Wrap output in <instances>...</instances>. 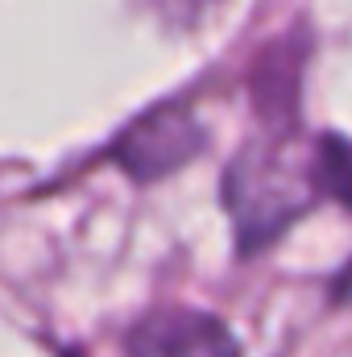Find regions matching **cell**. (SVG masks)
I'll return each mask as SVG.
<instances>
[{
    "instance_id": "2",
    "label": "cell",
    "mask_w": 352,
    "mask_h": 357,
    "mask_svg": "<svg viewBox=\"0 0 352 357\" xmlns=\"http://www.w3.org/2000/svg\"><path fill=\"white\" fill-rule=\"evenodd\" d=\"M199 146H203V129L186 108H158L116 142V158L133 178H162L182 162H191Z\"/></svg>"
},
{
    "instance_id": "1",
    "label": "cell",
    "mask_w": 352,
    "mask_h": 357,
    "mask_svg": "<svg viewBox=\"0 0 352 357\" xmlns=\"http://www.w3.org/2000/svg\"><path fill=\"white\" fill-rule=\"evenodd\" d=\"M224 195L245 250L273 241L307 208V183L290 175L273 150H245L224 178Z\"/></svg>"
},
{
    "instance_id": "3",
    "label": "cell",
    "mask_w": 352,
    "mask_h": 357,
    "mask_svg": "<svg viewBox=\"0 0 352 357\" xmlns=\"http://www.w3.org/2000/svg\"><path fill=\"white\" fill-rule=\"evenodd\" d=\"M129 357H241V349L216 316L170 307L129 333Z\"/></svg>"
},
{
    "instance_id": "4",
    "label": "cell",
    "mask_w": 352,
    "mask_h": 357,
    "mask_svg": "<svg viewBox=\"0 0 352 357\" xmlns=\"http://www.w3.org/2000/svg\"><path fill=\"white\" fill-rule=\"evenodd\" d=\"M315 187H323L332 199H340L352 212V142L323 137L315 154Z\"/></svg>"
}]
</instances>
